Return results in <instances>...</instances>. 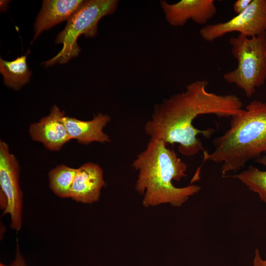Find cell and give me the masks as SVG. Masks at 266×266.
I'll return each instance as SVG.
<instances>
[{
    "instance_id": "6da1fadb",
    "label": "cell",
    "mask_w": 266,
    "mask_h": 266,
    "mask_svg": "<svg viewBox=\"0 0 266 266\" xmlns=\"http://www.w3.org/2000/svg\"><path fill=\"white\" fill-rule=\"evenodd\" d=\"M208 85L206 80L195 81L188 85L185 91L156 104L151 119L144 125L145 133L166 144H178V151L185 156L192 157L203 152L198 135L208 138L215 130H199L194 126V120L205 114L231 118L243 109V103L237 96L208 92Z\"/></svg>"
},
{
    "instance_id": "7a4b0ae2",
    "label": "cell",
    "mask_w": 266,
    "mask_h": 266,
    "mask_svg": "<svg viewBox=\"0 0 266 266\" xmlns=\"http://www.w3.org/2000/svg\"><path fill=\"white\" fill-rule=\"evenodd\" d=\"M132 166L138 172L135 189L144 195L142 204L146 207L166 203L180 206L201 189L197 185H173V181H179L187 176V165L158 139L150 138Z\"/></svg>"
},
{
    "instance_id": "3957f363",
    "label": "cell",
    "mask_w": 266,
    "mask_h": 266,
    "mask_svg": "<svg viewBox=\"0 0 266 266\" xmlns=\"http://www.w3.org/2000/svg\"><path fill=\"white\" fill-rule=\"evenodd\" d=\"M231 118L229 128L213 140V151L203 152V161L222 163L223 176L266 152V102L253 100Z\"/></svg>"
},
{
    "instance_id": "277c9868",
    "label": "cell",
    "mask_w": 266,
    "mask_h": 266,
    "mask_svg": "<svg viewBox=\"0 0 266 266\" xmlns=\"http://www.w3.org/2000/svg\"><path fill=\"white\" fill-rule=\"evenodd\" d=\"M236 67L224 74V79L251 98L266 81V33L249 38L238 34L229 39Z\"/></svg>"
},
{
    "instance_id": "5b68a950",
    "label": "cell",
    "mask_w": 266,
    "mask_h": 266,
    "mask_svg": "<svg viewBox=\"0 0 266 266\" xmlns=\"http://www.w3.org/2000/svg\"><path fill=\"white\" fill-rule=\"evenodd\" d=\"M119 0H84L80 8L67 21L64 30L57 35L56 44H62L63 48L54 57L45 62L49 66L55 64H65L78 56L81 49L77 44L78 37H93L98 33V24L103 17L115 12Z\"/></svg>"
},
{
    "instance_id": "8992f818",
    "label": "cell",
    "mask_w": 266,
    "mask_h": 266,
    "mask_svg": "<svg viewBox=\"0 0 266 266\" xmlns=\"http://www.w3.org/2000/svg\"><path fill=\"white\" fill-rule=\"evenodd\" d=\"M199 32L209 42L231 32L249 38L262 34L266 33V0H252L242 12L228 21L205 25Z\"/></svg>"
},
{
    "instance_id": "52a82bcc",
    "label": "cell",
    "mask_w": 266,
    "mask_h": 266,
    "mask_svg": "<svg viewBox=\"0 0 266 266\" xmlns=\"http://www.w3.org/2000/svg\"><path fill=\"white\" fill-rule=\"evenodd\" d=\"M20 166L8 144L0 141V187L6 200L3 215L8 214L11 228L19 231L22 227L23 193L19 185Z\"/></svg>"
},
{
    "instance_id": "ba28073f",
    "label": "cell",
    "mask_w": 266,
    "mask_h": 266,
    "mask_svg": "<svg viewBox=\"0 0 266 266\" xmlns=\"http://www.w3.org/2000/svg\"><path fill=\"white\" fill-rule=\"evenodd\" d=\"M167 23L172 27L184 26L189 20L203 25L217 13L214 0H181L175 3L160 0Z\"/></svg>"
},
{
    "instance_id": "9c48e42d",
    "label": "cell",
    "mask_w": 266,
    "mask_h": 266,
    "mask_svg": "<svg viewBox=\"0 0 266 266\" xmlns=\"http://www.w3.org/2000/svg\"><path fill=\"white\" fill-rule=\"evenodd\" d=\"M65 116L64 111L53 105L47 116L30 126L31 137L34 141L42 143L49 150H60L72 139L64 123Z\"/></svg>"
},
{
    "instance_id": "30bf717a",
    "label": "cell",
    "mask_w": 266,
    "mask_h": 266,
    "mask_svg": "<svg viewBox=\"0 0 266 266\" xmlns=\"http://www.w3.org/2000/svg\"><path fill=\"white\" fill-rule=\"evenodd\" d=\"M105 184L103 170L98 164L92 162L84 164L77 168L69 198L83 203L97 202Z\"/></svg>"
},
{
    "instance_id": "8fae6325",
    "label": "cell",
    "mask_w": 266,
    "mask_h": 266,
    "mask_svg": "<svg viewBox=\"0 0 266 266\" xmlns=\"http://www.w3.org/2000/svg\"><path fill=\"white\" fill-rule=\"evenodd\" d=\"M111 120L110 117L101 113L95 116L91 120L83 121L65 116L64 121L71 139L78 143L88 145L93 142H109L111 139L103 129Z\"/></svg>"
},
{
    "instance_id": "7c38bea8",
    "label": "cell",
    "mask_w": 266,
    "mask_h": 266,
    "mask_svg": "<svg viewBox=\"0 0 266 266\" xmlns=\"http://www.w3.org/2000/svg\"><path fill=\"white\" fill-rule=\"evenodd\" d=\"M82 0H44L34 25L35 40L43 31L67 21L80 8Z\"/></svg>"
},
{
    "instance_id": "4fadbf2b",
    "label": "cell",
    "mask_w": 266,
    "mask_h": 266,
    "mask_svg": "<svg viewBox=\"0 0 266 266\" xmlns=\"http://www.w3.org/2000/svg\"><path fill=\"white\" fill-rule=\"evenodd\" d=\"M0 72L3 76V83L17 90L30 81L32 74L27 64V55L18 57L11 61L0 58Z\"/></svg>"
},
{
    "instance_id": "5bb4252c",
    "label": "cell",
    "mask_w": 266,
    "mask_h": 266,
    "mask_svg": "<svg viewBox=\"0 0 266 266\" xmlns=\"http://www.w3.org/2000/svg\"><path fill=\"white\" fill-rule=\"evenodd\" d=\"M255 160L266 167V155ZM232 177L239 180L251 191L257 193L261 200L266 203V169L262 170L249 166L246 169Z\"/></svg>"
},
{
    "instance_id": "9a60e30c",
    "label": "cell",
    "mask_w": 266,
    "mask_h": 266,
    "mask_svg": "<svg viewBox=\"0 0 266 266\" xmlns=\"http://www.w3.org/2000/svg\"><path fill=\"white\" fill-rule=\"evenodd\" d=\"M77 168L62 164L48 173L49 186L52 192L61 198H69L70 190Z\"/></svg>"
},
{
    "instance_id": "2e32d148",
    "label": "cell",
    "mask_w": 266,
    "mask_h": 266,
    "mask_svg": "<svg viewBox=\"0 0 266 266\" xmlns=\"http://www.w3.org/2000/svg\"><path fill=\"white\" fill-rule=\"evenodd\" d=\"M9 266H27L24 257L20 252L19 245L18 242L16 244L15 258Z\"/></svg>"
},
{
    "instance_id": "e0dca14e",
    "label": "cell",
    "mask_w": 266,
    "mask_h": 266,
    "mask_svg": "<svg viewBox=\"0 0 266 266\" xmlns=\"http://www.w3.org/2000/svg\"><path fill=\"white\" fill-rule=\"evenodd\" d=\"M252 0H237L233 4L234 12L238 14L247 8Z\"/></svg>"
},
{
    "instance_id": "ac0fdd59",
    "label": "cell",
    "mask_w": 266,
    "mask_h": 266,
    "mask_svg": "<svg viewBox=\"0 0 266 266\" xmlns=\"http://www.w3.org/2000/svg\"><path fill=\"white\" fill-rule=\"evenodd\" d=\"M253 266H266V260L262 259L258 249L255 251Z\"/></svg>"
},
{
    "instance_id": "d6986e66",
    "label": "cell",
    "mask_w": 266,
    "mask_h": 266,
    "mask_svg": "<svg viewBox=\"0 0 266 266\" xmlns=\"http://www.w3.org/2000/svg\"><path fill=\"white\" fill-rule=\"evenodd\" d=\"M0 266H6V265H4V264H3L2 263H0Z\"/></svg>"
},
{
    "instance_id": "ffe728a7",
    "label": "cell",
    "mask_w": 266,
    "mask_h": 266,
    "mask_svg": "<svg viewBox=\"0 0 266 266\" xmlns=\"http://www.w3.org/2000/svg\"></svg>"
}]
</instances>
